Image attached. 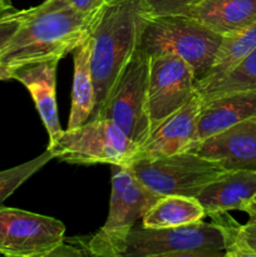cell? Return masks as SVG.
<instances>
[{
  "mask_svg": "<svg viewBox=\"0 0 256 257\" xmlns=\"http://www.w3.org/2000/svg\"><path fill=\"white\" fill-rule=\"evenodd\" d=\"M18 28L0 53V64L18 67L62 59L89 35L93 17L78 12L68 0H45L38 7L17 10Z\"/></svg>",
  "mask_w": 256,
  "mask_h": 257,
  "instance_id": "6da1fadb",
  "label": "cell"
},
{
  "mask_svg": "<svg viewBox=\"0 0 256 257\" xmlns=\"http://www.w3.org/2000/svg\"><path fill=\"white\" fill-rule=\"evenodd\" d=\"M150 15L142 0H114L105 3L93 17L88 39L95 105L90 118L99 114L125 65L140 47Z\"/></svg>",
  "mask_w": 256,
  "mask_h": 257,
  "instance_id": "7a4b0ae2",
  "label": "cell"
},
{
  "mask_svg": "<svg viewBox=\"0 0 256 257\" xmlns=\"http://www.w3.org/2000/svg\"><path fill=\"white\" fill-rule=\"evenodd\" d=\"M222 37L188 15L148 17L140 40V49L150 57L172 54L191 65L196 83L212 67Z\"/></svg>",
  "mask_w": 256,
  "mask_h": 257,
  "instance_id": "3957f363",
  "label": "cell"
},
{
  "mask_svg": "<svg viewBox=\"0 0 256 257\" xmlns=\"http://www.w3.org/2000/svg\"><path fill=\"white\" fill-rule=\"evenodd\" d=\"M112 193L103 227L84 242L89 256L122 257L131 230L161 197L146 187L125 166L110 165Z\"/></svg>",
  "mask_w": 256,
  "mask_h": 257,
  "instance_id": "277c9868",
  "label": "cell"
},
{
  "mask_svg": "<svg viewBox=\"0 0 256 257\" xmlns=\"http://www.w3.org/2000/svg\"><path fill=\"white\" fill-rule=\"evenodd\" d=\"M54 158L73 165L128 166L137 158L141 146L108 118H92L73 130H65L48 145Z\"/></svg>",
  "mask_w": 256,
  "mask_h": 257,
  "instance_id": "5b68a950",
  "label": "cell"
},
{
  "mask_svg": "<svg viewBox=\"0 0 256 257\" xmlns=\"http://www.w3.org/2000/svg\"><path fill=\"white\" fill-rule=\"evenodd\" d=\"M122 257H225V235L215 222L202 220L175 227L136 225Z\"/></svg>",
  "mask_w": 256,
  "mask_h": 257,
  "instance_id": "8992f818",
  "label": "cell"
},
{
  "mask_svg": "<svg viewBox=\"0 0 256 257\" xmlns=\"http://www.w3.org/2000/svg\"><path fill=\"white\" fill-rule=\"evenodd\" d=\"M128 168L156 195L190 197H196L203 186L226 172L217 162L190 151L162 157L137 158Z\"/></svg>",
  "mask_w": 256,
  "mask_h": 257,
  "instance_id": "52a82bcc",
  "label": "cell"
},
{
  "mask_svg": "<svg viewBox=\"0 0 256 257\" xmlns=\"http://www.w3.org/2000/svg\"><path fill=\"white\" fill-rule=\"evenodd\" d=\"M95 118L113 120L130 140L140 146L147 140L152 131L148 114V55L140 48L125 65Z\"/></svg>",
  "mask_w": 256,
  "mask_h": 257,
  "instance_id": "ba28073f",
  "label": "cell"
},
{
  "mask_svg": "<svg viewBox=\"0 0 256 257\" xmlns=\"http://www.w3.org/2000/svg\"><path fill=\"white\" fill-rule=\"evenodd\" d=\"M65 240L57 218L13 207H0V256L50 257Z\"/></svg>",
  "mask_w": 256,
  "mask_h": 257,
  "instance_id": "9c48e42d",
  "label": "cell"
},
{
  "mask_svg": "<svg viewBox=\"0 0 256 257\" xmlns=\"http://www.w3.org/2000/svg\"><path fill=\"white\" fill-rule=\"evenodd\" d=\"M196 93V77L188 63L172 54L148 57V114L152 130Z\"/></svg>",
  "mask_w": 256,
  "mask_h": 257,
  "instance_id": "30bf717a",
  "label": "cell"
},
{
  "mask_svg": "<svg viewBox=\"0 0 256 257\" xmlns=\"http://www.w3.org/2000/svg\"><path fill=\"white\" fill-rule=\"evenodd\" d=\"M187 151L217 162L226 171H256V118L196 141Z\"/></svg>",
  "mask_w": 256,
  "mask_h": 257,
  "instance_id": "8fae6325",
  "label": "cell"
},
{
  "mask_svg": "<svg viewBox=\"0 0 256 257\" xmlns=\"http://www.w3.org/2000/svg\"><path fill=\"white\" fill-rule=\"evenodd\" d=\"M202 99L196 93L185 105L161 120L141 145L137 158L162 157L186 152L197 141ZM136 158V160H137Z\"/></svg>",
  "mask_w": 256,
  "mask_h": 257,
  "instance_id": "7c38bea8",
  "label": "cell"
},
{
  "mask_svg": "<svg viewBox=\"0 0 256 257\" xmlns=\"http://www.w3.org/2000/svg\"><path fill=\"white\" fill-rule=\"evenodd\" d=\"M58 63L59 59L44 60L22 65L12 70V79L20 82L29 90L49 136V143L55 142L63 132L55 100Z\"/></svg>",
  "mask_w": 256,
  "mask_h": 257,
  "instance_id": "4fadbf2b",
  "label": "cell"
},
{
  "mask_svg": "<svg viewBox=\"0 0 256 257\" xmlns=\"http://www.w3.org/2000/svg\"><path fill=\"white\" fill-rule=\"evenodd\" d=\"M256 195V171H226L203 186L196 198L206 216L242 211Z\"/></svg>",
  "mask_w": 256,
  "mask_h": 257,
  "instance_id": "5bb4252c",
  "label": "cell"
},
{
  "mask_svg": "<svg viewBox=\"0 0 256 257\" xmlns=\"http://www.w3.org/2000/svg\"><path fill=\"white\" fill-rule=\"evenodd\" d=\"M256 118V89L226 93L202 100L197 141Z\"/></svg>",
  "mask_w": 256,
  "mask_h": 257,
  "instance_id": "9a60e30c",
  "label": "cell"
},
{
  "mask_svg": "<svg viewBox=\"0 0 256 257\" xmlns=\"http://www.w3.org/2000/svg\"><path fill=\"white\" fill-rule=\"evenodd\" d=\"M188 17L225 37L256 23V0H197Z\"/></svg>",
  "mask_w": 256,
  "mask_h": 257,
  "instance_id": "2e32d148",
  "label": "cell"
},
{
  "mask_svg": "<svg viewBox=\"0 0 256 257\" xmlns=\"http://www.w3.org/2000/svg\"><path fill=\"white\" fill-rule=\"evenodd\" d=\"M74 75H73L72 109L67 130H73L89 120L95 105L94 85L90 72V43L85 39L73 50Z\"/></svg>",
  "mask_w": 256,
  "mask_h": 257,
  "instance_id": "e0dca14e",
  "label": "cell"
},
{
  "mask_svg": "<svg viewBox=\"0 0 256 257\" xmlns=\"http://www.w3.org/2000/svg\"><path fill=\"white\" fill-rule=\"evenodd\" d=\"M206 217L202 205L196 197L182 195L161 196L143 215L146 227L163 228L187 225Z\"/></svg>",
  "mask_w": 256,
  "mask_h": 257,
  "instance_id": "ac0fdd59",
  "label": "cell"
},
{
  "mask_svg": "<svg viewBox=\"0 0 256 257\" xmlns=\"http://www.w3.org/2000/svg\"><path fill=\"white\" fill-rule=\"evenodd\" d=\"M253 49H256V23L241 32L222 37L212 67L203 79L196 83V90L227 74Z\"/></svg>",
  "mask_w": 256,
  "mask_h": 257,
  "instance_id": "d6986e66",
  "label": "cell"
},
{
  "mask_svg": "<svg viewBox=\"0 0 256 257\" xmlns=\"http://www.w3.org/2000/svg\"><path fill=\"white\" fill-rule=\"evenodd\" d=\"M225 235V257H256V217L240 225L227 212L210 216Z\"/></svg>",
  "mask_w": 256,
  "mask_h": 257,
  "instance_id": "ffe728a7",
  "label": "cell"
},
{
  "mask_svg": "<svg viewBox=\"0 0 256 257\" xmlns=\"http://www.w3.org/2000/svg\"><path fill=\"white\" fill-rule=\"evenodd\" d=\"M251 89H256V49H253L227 74L196 92L201 99L205 100L226 93Z\"/></svg>",
  "mask_w": 256,
  "mask_h": 257,
  "instance_id": "44dd1931",
  "label": "cell"
},
{
  "mask_svg": "<svg viewBox=\"0 0 256 257\" xmlns=\"http://www.w3.org/2000/svg\"><path fill=\"white\" fill-rule=\"evenodd\" d=\"M53 158H54V156L47 148L45 152H43L42 155L33 158V160L28 161V162L8 168V170L0 171V207L3 206V202L9 196H12L25 181H28L38 171L42 170Z\"/></svg>",
  "mask_w": 256,
  "mask_h": 257,
  "instance_id": "7402d4cb",
  "label": "cell"
},
{
  "mask_svg": "<svg viewBox=\"0 0 256 257\" xmlns=\"http://www.w3.org/2000/svg\"><path fill=\"white\" fill-rule=\"evenodd\" d=\"M152 15H187L197 0H142Z\"/></svg>",
  "mask_w": 256,
  "mask_h": 257,
  "instance_id": "603a6c76",
  "label": "cell"
},
{
  "mask_svg": "<svg viewBox=\"0 0 256 257\" xmlns=\"http://www.w3.org/2000/svg\"><path fill=\"white\" fill-rule=\"evenodd\" d=\"M18 23L19 20L17 17V10L0 18V53L17 30Z\"/></svg>",
  "mask_w": 256,
  "mask_h": 257,
  "instance_id": "cb8c5ba5",
  "label": "cell"
},
{
  "mask_svg": "<svg viewBox=\"0 0 256 257\" xmlns=\"http://www.w3.org/2000/svg\"><path fill=\"white\" fill-rule=\"evenodd\" d=\"M78 12L87 17H94L107 2L105 0H68Z\"/></svg>",
  "mask_w": 256,
  "mask_h": 257,
  "instance_id": "d4e9b609",
  "label": "cell"
},
{
  "mask_svg": "<svg viewBox=\"0 0 256 257\" xmlns=\"http://www.w3.org/2000/svg\"><path fill=\"white\" fill-rule=\"evenodd\" d=\"M242 211L247 213L250 217H256V195L246 203V206L242 208Z\"/></svg>",
  "mask_w": 256,
  "mask_h": 257,
  "instance_id": "484cf974",
  "label": "cell"
},
{
  "mask_svg": "<svg viewBox=\"0 0 256 257\" xmlns=\"http://www.w3.org/2000/svg\"><path fill=\"white\" fill-rule=\"evenodd\" d=\"M14 10L15 9L10 0H0V18L14 12Z\"/></svg>",
  "mask_w": 256,
  "mask_h": 257,
  "instance_id": "4316f807",
  "label": "cell"
},
{
  "mask_svg": "<svg viewBox=\"0 0 256 257\" xmlns=\"http://www.w3.org/2000/svg\"><path fill=\"white\" fill-rule=\"evenodd\" d=\"M12 79V72L7 67L0 64V80H9Z\"/></svg>",
  "mask_w": 256,
  "mask_h": 257,
  "instance_id": "83f0119b",
  "label": "cell"
},
{
  "mask_svg": "<svg viewBox=\"0 0 256 257\" xmlns=\"http://www.w3.org/2000/svg\"><path fill=\"white\" fill-rule=\"evenodd\" d=\"M105 2H107V3H109V2H114V0H105Z\"/></svg>",
  "mask_w": 256,
  "mask_h": 257,
  "instance_id": "f1b7e54d",
  "label": "cell"
}]
</instances>
